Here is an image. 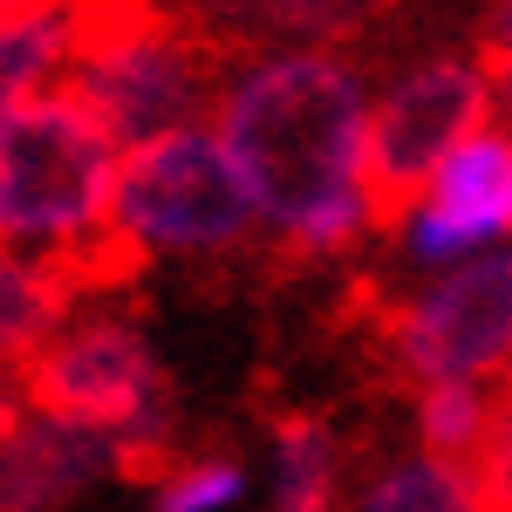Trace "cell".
<instances>
[{
    "mask_svg": "<svg viewBox=\"0 0 512 512\" xmlns=\"http://www.w3.org/2000/svg\"><path fill=\"white\" fill-rule=\"evenodd\" d=\"M376 76L349 48H253L226 55L212 130L253 192L260 233L287 260H349L390 226L369 164Z\"/></svg>",
    "mask_w": 512,
    "mask_h": 512,
    "instance_id": "6da1fadb",
    "label": "cell"
},
{
    "mask_svg": "<svg viewBox=\"0 0 512 512\" xmlns=\"http://www.w3.org/2000/svg\"><path fill=\"white\" fill-rule=\"evenodd\" d=\"M123 144L76 89H48L0 117V246L55 260L82 280H110Z\"/></svg>",
    "mask_w": 512,
    "mask_h": 512,
    "instance_id": "7a4b0ae2",
    "label": "cell"
},
{
    "mask_svg": "<svg viewBox=\"0 0 512 512\" xmlns=\"http://www.w3.org/2000/svg\"><path fill=\"white\" fill-rule=\"evenodd\" d=\"M21 396L35 410L76 417L89 431L130 451V465H164L178 458V390L151 321L117 294H82L76 315L62 321V335L28 362Z\"/></svg>",
    "mask_w": 512,
    "mask_h": 512,
    "instance_id": "3957f363",
    "label": "cell"
},
{
    "mask_svg": "<svg viewBox=\"0 0 512 512\" xmlns=\"http://www.w3.org/2000/svg\"><path fill=\"white\" fill-rule=\"evenodd\" d=\"M219 76H226V48L178 0L82 7L69 89L103 117V130L123 151L158 144L171 130H192V123H212Z\"/></svg>",
    "mask_w": 512,
    "mask_h": 512,
    "instance_id": "277c9868",
    "label": "cell"
},
{
    "mask_svg": "<svg viewBox=\"0 0 512 512\" xmlns=\"http://www.w3.org/2000/svg\"><path fill=\"white\" fill-rule=\"evenodd\" d=\"M267 246L253 192L233 171L212 123L171 130L123 151L117 212H110V274L137 267H219Z\"/></svg>",
    "mask_w": 512,
    "mask_h": 512,
    "instance_id": "5b68a950",
    "label": "cell"
},
{
    "mask_svg": "<svg viewBox=\"0 0 512 512\" xmlns=\"http://www.w3.org/2000/svg\"><path fill=\"white\" fill-rule=\"evenodd\" d=\"M383 355L417 383H499L512 376V246L465 267L403 280L383 301Z\"/></svg>",
    "mask_w": 512,
    "mask_h": 512,
    "instance_id": "8992f818",
    "label": "cell"
},
{
    "mask_svg": "<svg viewBox=\"0 0 512 512\" xmlns=\"http://www.w3.org/2000/svg\"><path fill=\"white\" fill-rule=\"evenodd\" d=\"M499 123V89L485 48H431L396 62L369 96V164L383 198H410L458 144Z\"/></svg>",
    "mask_w": 512,
    "mask_h": 512,
    "instance_id": "52a82bcc",
    "label": "cell"
},
{
    "mask_svg": "<svg viewBox=\"0 0 512 512\" xmlns=\"http://www.w3.org/2000/svg\"><path fill=\"white\" fill-rule=\"evenodd\" d=\"M390 267L403 280L465 267L478 253L512 246V123H485L472 144H458L410 198L390 205Z\"/></svg>",
    "mask_w": 512,
    "mask_h": 512,
    "instance_id": "ba28073f",
    "label": "cell"
},
{
    "mask_svg": "<svg viewBox=\"0 0 512 512\" xmlns=\"http://www.w3.org/2000/svg\"><path fill=\"white\" fill-rule=\"evenodd\" d=\"M123 472H137L123 444L76 417L35 410L28 396L0 431V512H76L89 492H103Z\"/></svg>",
    "mask_w": 512,
    "mask_h": 512,
    "instance_id": "9c48e42d",
    "label": "cell"
},
{
    "mask_svg": "<svg viewBox=\"0 0 512 512\" xmlns=\"http://www.w3.org/2000/svg\"><path fill=\"white\" fill-rule=\"evenodd\" d=\"M226 55L253 48H349L362 41L390 0H178Z\"/></svg>",
    "mask_w": 512,
    "mask_h": 512,
    "instance_id": "30bf717a",
    "label": "cell"
},
{
    "mask_svg": "<svg viewBox=\"0 0 512 512\" xmlns=\"http://www.w3.org/2000/svg\"><path fill=\"white\" fill-rule=\"evenodd\" d=\"M349 437L321 410H287L260 444V506L267 512H342L349 506Z\"/></svg>",
    "mask_w": 512,
    "mask_h": 512,
    "instance_id": "8fae6325",
    "label": "cell"
},
{
    "mask_svg": "<svg viewBox=\"0 0 512 512\" xmlns=\"http://www.w3.org/2000/svg\"><path fill=\"white\" fill-rule=\"evenodd\" d=\"M89 287H96V280L69 274V267H55V260H35V253L0 246V376H7V383L28 376V362L62 335V321L76 315V301Z\"/></svg>",
    "mask_w": 512,
    "mask_h": 512,
    "instance_id": "7c38bea8",
    "label": "cell"
},
{
    "mask_svg": "<svg viewBox=\"0 0 512 512\" xmlns=\"http://www.w3.org/2000/svg\"><path fill=\"white\" fill-rule=\"evenodd\" d=\"M342 512H492V506H485L478 465L403 444V451H383V458L355 465Z\"/></svg>",
    "mask_w": 512,
    "mask_h": 512,
    "instance_id": "4fadbf2b",
    "label": "cell"
},
{
    "mask_svg": "<svg viewBox=\"0 0 512 512\" xmlns=\"http://www.w3.org/2000/svg\"><path fill=\"white\" fill-rule=\"evenodd\" d=\"M76 41H82V7L0 21V117H14L21 103H35L48 89H62L76 69Z\"/></svg>",
    "mask_w": 512,
    "mask_h": 512,
    "instance_id": "5bb4252c",
    "label": "cell"
},
{
    "mask_svg": "<svg viewBox=\"0 0 512 512\" xmlns=\"http://www.w3.org/2000/svg\"><path fill=\"white\" fill-rule=\"evenodd\" d=\"M499 417H506L499 383H417L410 390V444L437 451V458H458V465L485 458Z\"/></svg>",
    "mask_w": 512,
    "mask_h": 512,
    "instance_id": "9a60e30c",
    "label": "cell"
},
{
    "mask_svg": "<svg viewBox=\"0 0 512 512\" xmlns=\"http://www.w3.org/2000/svg\"><path fill=\"white\" fill-rule=\"evenodd\" d=\"M260 492V465H246L239 451H178L151 465L144 512H239Z\"/></svg>",
    "mask_w": 512,
    "mask_h": 512,
    "instance_id": "2e32d148",
    "label": "cell"
},
{
    "mask_svg": "<svg viewBox=\"0 0 512 512\" xmlns=\"http://www.w3.org/2000/svg\"><path fill=\"white\" fill-rule=\"evenodd\" d=\"M478 485H485L492 512H512V396H506V417H499L492 444H485V458H478Z\"/></svg>",
    "mask_w": 512,
    "mask_h": 512,
    "instance_id": "e0dca14e",
    "label": "cell"
},
{
    "mask_svg": "<svg viewBox=\"0 0 512 512\" xmlns=\"http://www.w3.org/2000/svg\"><path fill=\"white\" fill-rule=\"evenodd\" d=\"M512 48V0H492L485 14V55H506Z\"/></svg>",
    "mask_w": 512,
    "mask_h": 512,
    "instance_id": "ac0fdd59",
    "label": "cell"
},
{
    "mask_svg": "<svg viewBox=\"0 0 512 512\" xmlns=\"http://www.w3.org/2000/svg\"><path fill=\"white\" fill-rule=\"evenodd\" d=\"M485 62H492V89H499V123H512V48L485 55Z\"/></svg>",
    "mask_w": 512,
    "mask_h": 512,
    "instance_id": "d6986e66",
    "label": "cell"
},
{
    "mask_svg": "<svg viewBox=\"0 0 512 512\" xmlns=\"http://www.w3.org/2000/svg\"><path fill=\"white\" fill-rule=\"evenodd\" d=\"M48 7H76V0H0V21H21V14H48Z\"/></svg>",
    "mask_w": 512,
    "mask_h": 512,
    "instance_id": "ffe728a7",
    "label": "cell"
},
{
    "mask_svg": "<svg viewBox=\"0 0 512 512\" xmlns=\"http://www.w3.org/2000/svg\"><path fill=\"white\" fill-rule=\"evenodd\" d=\"M14 410H21V383H7V376H0V431L14 424Z\"/></svg>",
    "mask_w": 512,
    "mask_h": 512,
    "instance_id": "44dd1931",
    "label": "cell"
},
{
    "mask_svg": "<svg viewBox=\"0 0 512 512\" xmlns=\"http://www.w3.org/2000/svg\"><path fill=\"white\" fill-rule=\"evenodd\" d=\"M76 7H137V0H76Z\"/></svg>",
    "mask_w": 512,
    "mask_h": 512,
    "instance_id": "7402d4cb",
    "label": "cell"
},
{
    "mask_svg": "<svg viewBox=\"0 0 512 512\" xmlns=\"http://www.w3.org/2000/svg\"><path fill=\"white\" fill-rule=\"evenodd\" d=\"M506 396H512V376H506Z\"/></svg>",
    "mask_w": 512,
    "mask_h": 512,
    "instance_id": "603a6c76",
    "label": "cell"
}]
</instances>
